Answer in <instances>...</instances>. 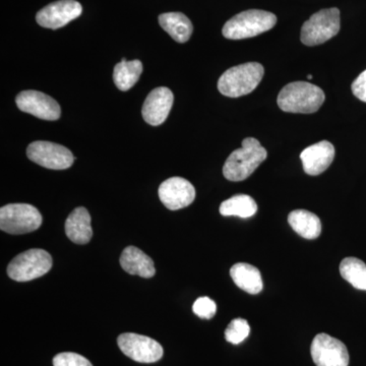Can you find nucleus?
<instances>
[{
  "instance_id": "1",
  "label": "nucleus",
  "mask_w": 366,
  "mask_h": 366,
  "mask_svg": "<svg viewBox=\"0 0 366 366\" xmlns=\"http://www.w3.org/2000/svg\"><path fill=\"white\" fill-rule=\"evenodd\" d=\"M268 157L266 149L254 137L243 139L242 147L233 151L226 160L223 175L230 182H242L249 178Z\"/></svg>"
},
{
  "instance_id": "2",
  "label": "nucleus",
  "mask_w": 366,
  "mask_h": 366,
  "mask_svg": "<svg viewBox=\"0 0 366 366\" xmlns=\"http://www.w3.org/2000/svg\"><path fill=\"white\" fill-rule=\"evenodd\" d=\"M325 99L324 91L320 86L308 81H295L282 89L277 103L283 112L310 114L322 107Z\"/></svg>"
},
{
  "instance_id": "3",
  "label": "nucleus",
  "mask_w": 366,
  "mask_h": 366,
  "mask_svg": "<svg viewBox=\"0 0 366 366\" xmlns=\"http://www.w3.org/2000/svg\"><path fill=\"white\" fill-rule=\"evenodd\" d=\"M264 74V66L257 62L231 67L219 79L218 90L226 97H242L252 93L259 85Z\"/></svg>"
},
{
  "instance_id": "4",
  "label": "nucleus",
  "mask_w": 366,
  "mask_h": 366,
  "mask_svg": "<svg viewBox=\"0 0 366 366\" xmlns=\"http://www.w3.org/2000/svg\"><path fill=\"white\" fill-rule=\"evenodd\" d=\"M277 23L274 14L259 9H249L236 14L223 26V36L230 40L255 37L273 29Z\"/></svg>"
},
{
  "instance_id": "5",
  "label": "nucleus",
  "mask_w": 366,
  "mask_h": 366,
  "mask_svg": "<svg viewBox=\"0 0 366 366\" xmlns=\"http://www.w3.org/2000/svg\"><path fill=\"white\" fill-rule=\"evenodd\" d=\"M340 31V11L336 7L322 9L310 16L301 28L303 44L315 46L332 39Z\"/></svg>"
},
{
  "instance_id": "6",
  "label": "nucleus",
  "mask_w": 366,
  "mask_h": 366,
  "mask_svg": "<svg viewBox=\"0 0 366 366\" xmlns=\"http://www.w3.org/2000/svg\"><path fill=\"white\" fill-rule=\"evenodd\" d=\"M42 222V215L32 204H9L0 209V229L9 234L33 232Z\"/></svg>"
},
{
  "instance_id": "7",
  "label": "nucleus",
  "mask_w": 366,
  "mask_h": 366,
  "mask_svg": "<svg viewBox=\"0 0 366 366\" xmlns=\"http://www.w3.org/2000/svg\"><path fill=\"white\" fill-rule=\"evenodd\" d=\"M52 257L46 250L30 249L16 255L7 267V274L14 281L40 278L52 268Z\"/></svg>"
},
{
  "instance_id": "8",
  "label": "nucleus",
  "mask_w": 366,
  "mask_h": 366,
  "mask_svg": "<svg viewBox=\"0 0 366 366\" xmlns=\"http://www.w3.org/2000/svg\"><path fill=\"white\" fill-rule=\"evenodd\" d=\"M26 156L34 163L52 170L67 169L74 161V155L66 147L45 141L29 144Z\"/></svg>"
},
{
  "instance_id": "9",
  "label": "nucleus",
  "mask_w": 366,
  "mask_h": 366,
  "mask_svg": "<svg viewBox=\"0 0 366 366\" xmlns=\"http://www.w3.org/2000/svg\"><path fill=\"white\" fill-rule=\"evenodd\" d=\"M118 346L131 360L141 363L157 362L163 356V347L143 335L124 333L117 339Z\"/></svg>"
},
{
  "instance_id": "10",
  "label": "nucleus",
  "mask_w": 366,
  "mask_h": 366,
  "mask_svg": "<svg viewBox=\"0 0 366 366\" xmlns=\"http://www.w3.org/2000/svg\"><path fill=\"white\" fill-rule=\"evenodd\" d=\"M312 360L317 366H348L349 353L343 342L327 334L315 337L310 347Z\"/></svg>"
},
{
  "instance_id": "11",
  "label": "nucleus",
  "mask_w": 366,
  "mask_h": 366,
  "mask_svg": "<svg viewBox=\"0 0 366 366\" xmlns=\"http://www.w3.org/2000/svg\"><path fill=\"white\" fill-rule=\"evenodd\" d=\"M16 106L21 112L29 113L40 119L57 120L61 115L60 106L54 99L42 92L24 91L16 98Z\"/></svg>"
},
{
  "instance_id": "12",
  "label": "nucleus",
  "mask_w": 366,
  "mask_h": 366,
  "mask_svg": "<svg viewBox=\"0 0 366 366\" xmlns=\"http://www.w3.org/2000/svg\"><path fill=\"white\" fill-rule=\"evenodd\" d=\"M81 11L83 7L76 0H59L41 9L36 21L41 26L56 30L78 19Z\"/></svg>"
},
{
  "instance_id": "13",
  "label": "nucleus",
  "mask_w": 366,
  "mask_h": 366,
  "mask_svg": "<svg viewBox=\"0 0 366 366\" xmlns=\"http://www.w3.org/2000/svg\"><path fill=\"white\" fill-rule=\"evenodd\" d=\"M158 194L164 206L171 211L187 208L196 199L194 185L182 177H171L161 183Z\"/></svg>"
},
{
  "instance_id": "14",
  "label": "nucleus",
  "mask_w": 366,
  "mask_h": 366,
  "mask_svg": "<svg viewBox=\"0 0 366 366\" xmlns=\"http://www.w3.org/2000/svg\"><path fill=\"white\" fill-rule=\"evenodd\" d=\"M173 93L165 86L154 89L144 100L142 114L147 124L157 127L162 124L172 108Z\"/></svg>"
},
{
  "instance_id": "15",
  "label": "nucleus",
  "mask_w": 366,
  "mask_h": 366,
  "mask_svg": "<svg viewBox=\"0 0 366 366\" xmlns=\"http://www.w3.org/2000/svg\"><path fill=\"white\" fill-rule=\"evenodd\" d=\"M335 158L333 144L327 141L312 144L300 154L303 169L312 177L322 174L331 166Z\"/></svg>"
},
{
  "instance_id": "16",
  "label": "nucleus",
  "mask_w": 366,
  "mask_h": 366,
  "mask_svg": "<svg viewBox=\"0 0 366 366\" xmlns=\"http://www.w3.org/2000/svg\"><path fill=\"white\" fill-rule=\"evenodd\" d=\"M120 266L127 273L152 278L156 273L153 259L136 247H127L120 257Z\"/></svg>"
},
{
  "instance_id": "17",
  "label": "nucleus",
  "mask_w": 366,
  "mask_h": 366,
  "mask_svg": "<svg viewBox=\"0 0 366 366\" xmlns=\"http://www.w3.org/2000/svg\"><path fill=\"white\" fill-rule=\"evenodd\" d=\"M66 233L69 239L76 244H86L90 242L93 229L88 209L79 207L71 212L66 219Z\"/></svg>"
},
{
  "instance_id": "18",
  "label": "nucleus",
  "mask_w": 366,
  "mask_h": 366,
  "mask_svg": "<svg viewBox=\"0 0 366 366\" xmlns=\"http://www.w3.org/2000/svg\"><path fill=\"white\" fill-rule=\"evenodd\" d=\"M230 274L237 287L249 295H257L264 287L261 272L252 264L238 262L230 269Z\"/></svg>"
},
{
  "instance_id": "19",
  "label": "nucleus",
  "mask_w": 366,
  "mask_h": 366,
  "mask_svg": "<svg viewBox=\"0 0 366 366\" xmlns=\"http://www.w3.org/2000/svg\"><path fill=\"white\" fill-rule=\"evenodd\" d=\"M288 222L293 230L307 239H315L322 232L319 217L307 209H295L288 216Z\"/></svg>"
},
{
  "instance_id": "20",
  "label": "nucleus",
  "mask_w": 366,
  "mask_h": 366,
  "mask_svg": "<svg viewBox=\"0 0 366 366\" xmlns=\"http://www.w3.org/2000/svg\"><path fill=\"white\" fill-rule=\"evenodd\" d=\"M159 24L178 43L187 42L194 31L192 21L182 13L162 14L159 16Z\"/></svg>"
},
{
  "instance_id": "21",
  "label": "nucleus",
  "mask_w": 366,
  "mask_h": 366,
  "mask_svg": "<svg viewBox=\"0 0 366 366\" xmlns=\"http://www.w3.org/2000/svg\"><path fill=\"white\" fill-rule=\"evenodd\" d=\"M142 72H143V64L139 60L127 61L124 57L122 61L114 67L113 81L120 91H129L136 85Z\"/></svg>"
},
{
  "instance_id": "22",
  "label": "nucleus",
  "mask_w": 366,
  "mask_h": 366,
  "mask_svg": "<svg viewBox=\"0 0 366 366\" xmlns=\"http://www.w3.org/2000/svg\"><path fill=\"white\" fill-rule=\"evenodd\" d=\"M257 212V204L252 197L247 194H236L224 201L220 206L222 216H237L240 218H250Z\"/></svg>"
},
{
  "instance_id": "23",
  "label": "nucleus",
  "mask_w": 366,
  "mask_h": 366,
  "mask_svg": "<svg viewBox=\"0 0 366 366\" xmlns=\"http://www.w3.org/2000/svg\"><path fill=\"white\" fill-rule=\"evenodd\" d=\"M343 279L358 290L366 291V264L356 257H346L340 264Z\"/></svg>"
},
{
  "instance_id": "24",
  "label": "nucleus",
  "mask_w": 366,
  "mask_h": 366,
  "mask_svg": "<svg viewBox=\"0 0 366 366\" xmlns=\"http://www.w3.org/2000/svg\"><path fill=\"white\" fill-rule=\"evenodd\" d=\"M249 333L250 327L247 320L238 317L229 324L225 331V339L229 343L237 345L244 341Z\"/></svg>"
},
{
  "instance_id": "25",
  "label": "nucleus",
  "mask_w": 366,
  "mask_h": 366,
  "mask_svg": "<svg viewBox=\"0 0 366 366\" xmlns=\"http://www.w3.org/2000/svg\"><path fill=\"white\" fill-rule=\"evenodd\" d=\"M192 310L201 319L209 320L216 315L217 305L215 301L209 297H199L194 301Z\"/></svg>"
},
{
  "instance_id": "26",
  "label": "nucleus",
  "mask_w": 366,
  "mask_h": 366,
  "mask_svg": "<svg viewBox=\"0 0 366 366\" xmlns=\"http://www.w3.org/2000/svg\"><path fill=\"white\" fill-rule=\"evenodd\" d=\"M53 366H93L90 361L79 354L64 352L53 358Z\"/></svg>"
},
{
  "instance_id": "27",
  "label": "nucleus",
  "mask_w": 366,
  "mask_h": 366,
  "mask_svg": "<svg viewBox=\"0 0 366 366\" xmlns=\"http://www.w3.org/2000/svg\"><path fill=\"white\" fill-rule=\"evenodd\" d=\"M352 93L355 97L366 103V69L353 81Z\"/></svg>"
},
{
  "instance_id": "28",
  "label": "nucleus",
  "mask_w": 366,
  "mask_h": 366,
  "mask_svg": "<svg viewBox=\"0 0 366 366\" xmlns=\"http://www.w3.org/2000/svg\"><path fill=\"white\" fill-rule=\"evenodd\" d=\"M307 78H308V79H312V74H310V76H307Z\"/></svg>"
}]
</instances>
